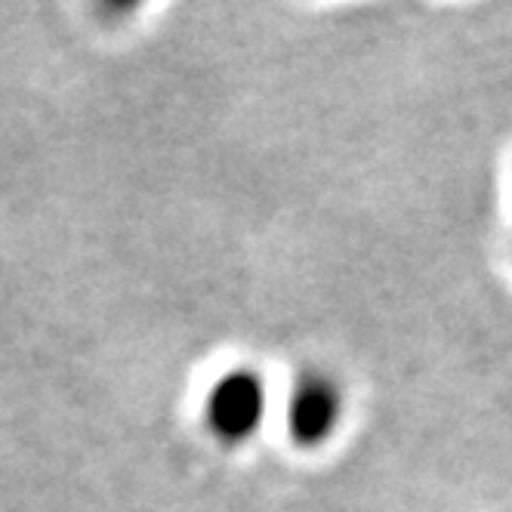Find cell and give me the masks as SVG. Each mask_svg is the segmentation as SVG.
Returning <instances> with one entry per match:
<instances>
[{
    "instance_id": "cell-1",
    "label": "cell",
    "mask_w": 512,
    "mask_h": 512,
    "mask_svg": "<svg viewBox=\"0 0 512 512\" xmlns=\"http://www.w3.org/2000/svg\"><path fill=\"white\" fill-rule=\"evenodd\" d=\"M269 386L256 368H232L216 377L204 395V426L219 445L238 448L263 429Z\"/></svg>"
},
{
    "instance_id": "cell-2",
    "label": "cell",
    "mask_w": 512,
    "mask_h": 512,
    "mask_svg": "<svg viewBox=\"0 0 512 512\" xmlns=\"http://www.w3.org/2000/svg\"><path fill=\"white\" fill-rule=\"evenodd\" d=\"M346 414V392L334 374L306 368L294 380L284 405V426L290 442L303 451L324 448L340 429Z\"/></svg>"
}]
</instances>
